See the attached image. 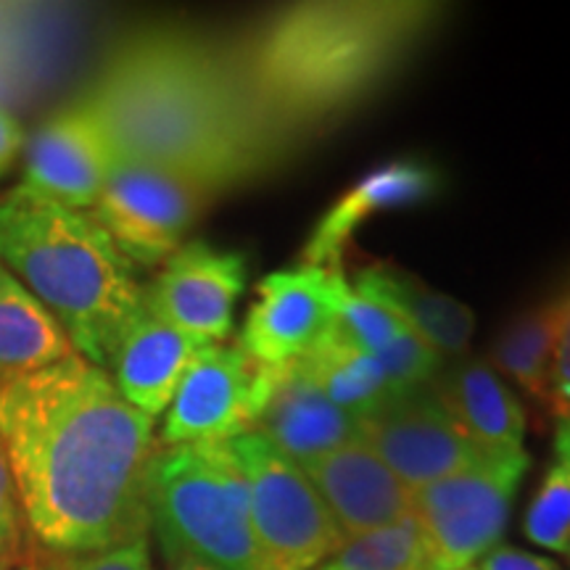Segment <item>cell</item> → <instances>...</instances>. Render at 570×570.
<instances>
[{"mask_svg": "<svg viewBox=\"0 0 570 570\" xmlns=\"http://www.w3.org/2000/svg\"><path fill=\"white\" fill-rule=\"evenodd\" d=\"M114 151L101 125L75 101L48 117L24 142V177L19 185L75 212H90L109 180Z\"/></svg>", "mask_w": 570, "mask_h": 570, "instance_id": "cell-14", "label": "cell"}, {"mask_svg": "<svg viewBox=\"0 0 570 570\" xmlns=\"http://www.w3.org/2000/svg\"><path fill=\"white\" fill-rule=\"evenodd\" d=\"M562 306L566 302L518 317L489 352V365L497 370V375L510 377L520 391H525L533 402L544 404V407H550L552 362Z\"/></svg>", "mask_w": 570, "mask_h": 570, "instance_id": "cell-23", "label": "cell"}, {"mask_svg": "<svg viewBox=\"0 0 570 570\" xmlns=\"http://www.w3.org/2000/svg\"><path fill=\"white\" fill-rule=\"evenodd\" d=\"M352 288L402 320L439 356L465 354L475 333V315L468 304L441 294L420 277L394 265H370L360 269Z\"/></svg>", "mask_w": 570, "mask_h": 570, "instance_id": "cell-19", "label": "cell"}, {"mask_svg": "<svg viewBox=\"0 0 570 570\" xmlns=\"http://www.w3.org/2000/svg\"><path fill=\"white\" fill-rule=\"evenodd\" d=\"M0 265L63 327L75 354L109 367L142 312L138 267L88 212L48 202L24 185L0 198Z\"/></svg>", "mask_w": 570, "mask_h": 570, "instance_id": "cell-4", "label": "cell"}, {"mask_svg": "<svg viewBox=\"0 0 570 570\" xmlns=\"http://www.w3.org/2000/svg\"><path fill=\"white\" fill-rule=\"evenodd\" d=\"M204 346L209 344L167 325L142 306L114 348L106 373L135 410L156 420L169 410L185 373Z\"/></svg>", "mask_w": 570, "mask_h": 570, "instance_id": "cell-17", "label": "cell"}, {"mask_svg": "<svg viewBox=\"0 0 570 570\" xmlns=\"http://www.w3.org/2000/svg\"><path fill=\"white\" fill-rule=\"evenodd\" d=\"M333 327L362 352L377 356L402 391L428 386L444 367V356L420 341L402 320L356 294L346 275L336 291Z\"/></svg>", "mask_w": 570, "mask_h": 570, "instance_id": "cell-20", "label": "cell"}, {"mask_svg": "<svg viewBox=\"0 0 570 570\" xmlns=\"http://www.w3.org/2000/svg\"><path fill=\"white\" fill-rule=\"evenodd\" d=\"M362 441L410 491L431 487L487 458L446 415L431 383L362 420Z\"/></svg>", "mask_w": 570, "mask_h": 570, "instance_id": "cell-9", "label": "cell"}, {"mask_svg": "<svg viewBox=\"0 0 570 570\" xmlns=\"http://www.w3.org/2000/svg\"><path fill=\"white\" fill-rule=\"evenodd\" d=\"M24 142V130H21L17 119L6 109H0V177L11 173Z\"/></svg>", "mask_w": 570, "mask_h": 570, "instance_id": "cell-30", "label": "cell"}, {"mask_svg": "<svg viewBox=\"0 0 570 570\" xmlns=\"http://www.w3.org/2000/svg\"><path fill=\"white\" fill-rule=\"evenodd\" d=\"M0 441L24 529L48 554L148 539L156 420L80 354L0 383Z\"/></svg>", "mask_w": 570, "mask_h": 570, "instance_id": "cell-1", "label": "cell"}, {"mask_svg": "<svg viewBox=\"0 0 570 570\" xmlns=\"http://www.w3.org/2000/svg\"><path fill=\"white\" fill-rule=\"evenodd\" d=\"M554 454H558V465L570 468V417L558 420V431H554Z\"/></svg>", "mask_w": 570, "mask_h": 570, "instance_id": "cell-31", "label": "cell"}, {"mask_svg": "<svg viewBox=\"0 0 570 570\" xmlns=\"http://www.w3.org/2000/svg\"><path fill=\"white\" fill-rule=\"evenodd\" d=\"M19 570H151L148 539L130 541L114 550L90 554H51L48 560L27 562Z\"/></svg>", "mask_w": 570, "mask_h": 570, "instance_id": "cell-26", "label": "cell"}, {"mask_svg": "<svg viewBox=\"0 0 570 570\" xmlns=\"http://www.w3.org/2000/svg\"><path fill=\"white\" fill-rule=\"evenodd\" d=\"M529 452L487 454L481 462L412 491L423 541V570H465L502 544L512 499L529 473Z\"/></svg>", "mask_w": 570, "mask_h": 570, "instance_id": "cell-6", "label": "cell"}, {"mask_svg": "<svg viewBox=\"0 0 570 570\" xmlns=\"http://www.w3.org/2000/svg\"><path fill=\"white\" fill-rule=\"evenodd\" d=\"M344 269L294 267L267 275L256 285L240 348L256 365H288L302 360L333 327L336 291Z\"/></svg>", "mask_w": 570, "mask_h": 570, "instance_id": "cell-11", "label": "cell"}, {"mask_svg": "<svg viewBox=\"0 0 570 570\" xmlns=\"http://www.w3.org/2000/svg\"><path fill=\"white\" fill-rule=\"evenodd\" d=\"M523 531L541 550L570 558V468L554 465L525 512Z\"/></svg>", "mask_w": 570, "mask_h": 570, "instance_id": "cell-25", "label": "cell"}, {"mask_svg": "<svg viewBox=\"0 0 570 570\" xmlns=\"http://www.w3.org/2000/svg\"><path fill=\"white\" fill-rule=\"evenodd\" d=\"M431 391L462 433L487 454L523 452L525 412L487 360L441 367Z\"/></svg>", "mask_w": 570, "mask_h": 570, "instance_id": "cell-18", "label": "cell"}, {"mask_svg": "<svg viewBox=\"0 0 570 570\" xmlns=\"http://www.w3.org/2000/svg\"><path fill=\"white\" fill-rule=\"evenodd\" d=\"M465 570H479V568H475V566H473V568H465Z\"/></svg>", "mask_w": 570, "mask_h": 570, "instance_id": "cell-34", "label": "cell"}, {"mask_svg": "<svg viewBox=\"0 0 570 570\" xmlns=\"http://www.w3.org/2000/svg\"><path fill=\"white\" fill-rule=\"evenodd\" d=\"M439 185L441 177L428 161L394 159L370 169L362 180L336 198L331 209L323 212L302 248V262L306 267H341L344 248L352 244L354 233L367 219L425 204L439 194Z\"/></svg>", "mask_w": 570, "mask_h": 570, "instance_id": "cell-16", "label": "cell"}, {"mask_svg": "<svg viewBox=\"0 0 570 570\" xmlns=\"http://www.w3.org/2000/svg\"><path fill=\"white\" fill-rule=\"evenodd\" d=\"M259 365L240 346H204L156 433L159 446L230 441L252 431Z\"/></svg>", "mask_w": 570, "mask_h": 570, "instance_id": "cell-12", "label": "cell"}, {"mask_svg": "<svg viewBox=\"0 0 570 570\" xmlns=\"http://www.w3.org/2000/svg\"><path fill=\"white\" fill-rule=\"evenodd\" d=\"M230 449L246 475L267 570H315L344 547L346 537L294 460L259 433L230 439Z\"/></svg>", "mask_w": 570, "mask_h": 570, "instance_id": "cell-7", "label": "cell"}, {"mask_svg": "<svg viewBox=\"0 0 570 570\" xmlns=\"http://www.w3.org/2000/svg\"><path fill=\"white\" fill-rule=\"evenodd\" d=\"M479 570H562L558 562L541 554L525 552L520 547L497 544L479 560Z\"/></svg>", "mask_w": 570, "mask_h": 570, "instance_id": "cell-29", "label": "cell"}, {"mask_svg": "<svg viewBox=\"0 0 570 570\" xmlns=\"http://www.w3.org/2000/svg\"><path fill=\"white\" fill-rule=\"evenodd\" d=\"M298 468L362 439V420L333 404L298 362L259 365L252 431Z\"/></svg>", "mask_w": 570, "mask_h": 570, "instance_id": "cell-13", "label": "cell"}, {"mask_svg": "<svg viewBox=\"0 0 570 570\" xmlns=\"http://www.w3.org/2000/svg\"><path fill=\"white\" fill-rule=\"evenodd\" d=\"M315 570H423V541L415 518L410 512L396 523L346 539Z\"/></svg>", "mask_w": 570, "mask_h": 570, "instance_id": "cell-24", "label": "cell"}, {"mask_svg": "<svg viewBox=\"0 0 570 570\" xmlns=\"http://www.w3.org/2000/svg\"><path fill=\"white\" fill-rule=\"evenodd\" d=\"M441 17L428 3H302L225 53L281 151L381 90Z\"/></svg>", "mask_w": 570, "mask_h": 570, "instance_id": "cell-3", "label": "cell"}, {"mask_svg": "<svg viewBox=\"0 0 570 570\" xmlns=\"http://www.w3.org/2000/svg\"><path fill=\"white\" fill-rule=\"evenodd\" d=\"M550 412L558 420L570 417V298H566V306H562L558 344H554Z\"/></svg>", "mask_w": 570, "mask_h": 570, "instance_id": "cell-28", "label": "cell"}, {"mask_svg": "<svg viewBox=\"0 0 570 570\" xmlns=\"http://www.w3.org/2000/svg\"><path fill=\"white\" fill-rule=\"evenodd\" d=\"M346 539L383 529L412 512V491L365 441L302 465Z\"/></svg>", "mask_w": 570, "mask_h": 570, "instance_id": "cell-15", "label": "cell"}, {"mask_svg": "<svg viewBox=\"0 0 570 570\" xmlns=\"http://www.w3.org/2000/svg\"><path fill=\"white\" fill-rule=\"evenodd\" d=\"M246 281L244 254L185 240L146 285L142 304L154 317L204 344H225Z\"/></svg>", "mask_w": 570, "mask_h": 570, "instance_id": "cell-10", "label": "cell"}, {"mask_svg": "<svg viewBox=\"0 0 570 570\" xmlns=\"http://www.w3.org/2000/svg\"><path fill=\"white\" fill-rule=\"evenodd\" d=\"M114 159L164 169L219 196L281 159L225 53L180 32H142L114 48L77 98Z\"/></svg>", "mask_w": 570, "mask_h": 570, "instance_id": "cell-2", "label": "cell"}, {"mask_svg": "<svg viewBox=\"0 0 570 570\" xmlns=\"http://www.w3.org/2000/svg\"><path fill=\"white\" fill-rule=\"evenodd\" d=\"M0 570H9V560H6L3 554H0Z\"/></svg>", "mask_w": 570, "mask_h": 570, "instance_id": "cell-33", "label": "cell"}, {"mask_svg": "<svg viewBox=\"0 0 570 570\" xmlns=\"http://www.w3.org/2000/svg\"><path fill=\"white\" fill-rule=\"evenodd\" d=\"M167 570H223V568L209 566V562L196 560V558H175L167 562Z\"/></svg>", "mask_w": 570, "mask_h": 570, "instance_id": "cell-32", "label": "cell"}, {"mask_svg": "<svg viewBox=\"0 0 570 570\" xmlns=\"http://www.w3.org/2000/svg\"><path fill=\"white\" fill-rule=\"evenodd\" d=\"M198 185L142 164H114L88 212L135 267H161L212 202Z\"/></svg>", "mask_w": 570, "mask_h": 570, "instance_id": "cell-8", "label": "cell"}, {"mask_svg": "<svg viewBox=\"0 0 570 570\" xmlns=\"http://www.w3.org/2000/svg\"><path fill=\"white\" fill-rule=\"evenodd\" d=\"M75 354L63 327L27 285L0 265V383Z\"/></svg>", "mask_w": 570, "mask_h": 570, "instance_id": "cell-22", "label": "cell"}, {"mask_svg": "<svg viewBox=\"0 0 570 570\" xmlns=\"http://www.w3.org/2000/svg\"><path fill=\"white\" fill-rule=\"evenodd\" d=\"M21 531H24V520H21L9 460H6L3 441H0V554H3L6 560H13L19 554Z\"/></svg>", "mask_w": 570, "mask_h": 570, "instance_id": "cell-27", "label": "cell"}, {"mask_svg": "<svg viewBox=\"0 0 570 570\" xmlns=\"http://www.w3.org/2000/svg\"><path fill=\"white\" fill-rule=\"evenodd\" d=\"M296 362L333 404L360 420L386 407L396 396L407 394L396 386L389 367L377 356L362 352L360 346L341 336L336 327H331Z\"/></svg>", "mask_w": 570, "mask_h": 570, "instance_id": "cell-21", "label": "cell"}, {"mask_svg": "<svg viewBox=\"0 0 570 570\" xmlns=\"http://www.w3.org/2000/svg\"><path fill=\"white\" fill-rule=\"evenodd\" d=\"M148 520L167 562L196 558L223 570H267L230 441L159 446L148 473Z\"/></svg>", "mask_w": 570, "mask_h": 570, "instance_id": "cell-5", "label": "cell"}]
</instances>
